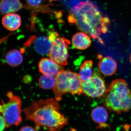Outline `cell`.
I'll return each mask as SVG.
<instances>
[{
	"label": "cell",
	"mask_w": 131,
	"mask_h": 131,
	"mask_svg": "<svg viewBox=\"0 0 131 131\" xmlns=\"http://www.w3.org/2000/svg\"><path fill=\"white\" fill-rule=\"evenodd\" d=\"M103 104L110 111L118 114L131 110V91L125 80L112 82L104 95Z\"/></svg>",
	"instance_id": "cell-3"
},
{
	"label": "cell",
	"mask_w": 131,
	"mask_h": 131,
	"mask_svg": "<svg viewBox=\"0 0 131 131\" xmlns=\"http://www.w3.org/2000/svg\"><path fill=\"white\" fill-rule=\"evenodd\" d=\"M91 41L88 35L84 32H79L74 35L72 39V44L76 49L84 50L91 45Z\"/></svg>",
	"instance_id": "cell-10"
},
{
	"label": "cell",
	"mask_w": 131,
	"mask_h": 131,
	"mask_svg": "<svg viewBox=\"0 0 131 131\" xmlns=\"http://www.w3.org/2000/svg\"><path fill=\"white\" fill-rule=\"evenodd\" d=\"M52 42L48 37L40 36L35 38L34 46L35 50L42 55L49 54Z\"/></svg>",
	"instance_id": "cell-13"
},
{
	"label": "cell",
	"mask_w": 131,
	"mask_h": 131,
	"mask_svg": "<svg viewBox=\"0 0 131 131\" xmlns=\"http://www.w3.org/2000/svg\"><path fill=\"white\" fill-rule=\"evenodd\" d=\"M7 127V125L6 122L5 121L3 117L1 115V129L0 131H3L5 128Z\"/></svg>",
	"instance_id": "cell-19"
},
{
	"label": "cell",
	"mask_w": 131,
	"mask_h": 131,
	"mask_svg": "<svg viewBox=\"0 0 131 131\" xmlns=\"http://www.w3.org/2000/svg\"><path fill=\"white\" fill-rule=\"evenodd\" d=\"M91 118L95 123L100 125L105 124L108 118V113L106 109L102 106L94 108L91 112Z\"/></svg>",
	"instance_id": "cell-14"
},
{
	"label": "cell",
	"mask_w": 131,
	"mask_h": 131,
	"mask_svg": "<svg viewBox=\"0 0 131 131\" xmlns=\"http://www.w3.org/2000/svg\"><path fill=\"white\" fill-rule=\"evenodd\" d=\"M56 83V77L50 75L42 74L39 77L38 83L43 89H53Z\"/></svg>",
	"instance_id": "cell-17"
},
{
	"label": "cell",
	"mask_w": 131,
	"mask_h": 131,
	"mask_svg": "<svg viewBox=\"0 0 131 131\" xmlns=\"http://www.w3.org/2000/svg\"><path fill=\"white\" fill-rule=\"evenodd\" d=\"M19 131H36L33 127L30 126H26L21 127Z\"/></svg>",
	"instance_id": "cell-20"
},
{
	"label": "cell",
	"mask_w": 131,
	"mask_h": 131,
	"mask_svg": "<svg viewBox=\"0 0 131 131\" xmlns=\"http://www.w3.org/2000/svg\"><path fill=\"white\" fill-rule=\"evenodd\" d=\"M57 101L51 98L33 102L24 110L26 119L47 131H59L68 125V119L61 113Z\"/></svg>",
	"instance_id": "cell-2"
},
{
	"label": "cell",
	"mask_w": 131,
	"mask_h": 131,
	"mask_svg": "<svg viewBox=\"0 0 131 131\" xmlns=\"http://www.w3.org/2000/svg\"><path fill=\"white\" fill-rule=\"evenodd\" d=\"M38 68L39 71L43 74L56 77L63 70V66L57 63L51 58L42 59L39 63Z\"/></svg>",
	"instance_id": "cell-8"
},
{
	"label": "cell",
	"mask_w": 131,
	"mask_h": 131,
	"mask_svg": "<svg viewBox=\"0 0 131 131\" xmlns=\"http://www.w3.org/2000/svg\"><path fill=\"white\" fill-rule=\"evenodd\" d=\"M107 89L104 79L97 71H95L89 80L82 82V94L88 97L100 98L105 95Z\"/></svg>",
	"instance_id": "cell-6"
},
{
	"label": "cell",
	"mask_w": 131,
	"mask_h": 131,
	"mask_svg": "<svg viewBox=\"0 0 131 131\" xmlns=\"http://www.w3.org/2000/svg\"><path fill=\"white\" fill-rule=\"evenodd\" d=\"M98 56L100 59L98 66L100 73L106 76H110L115 74L117 69V64L115 60L110 56L102 57L100 55Z\"/></svg>",
	"instance_id": "cell-9"
},
{
	"label": "cell",
	"mask_w": 131,
	"mask_h": 131,
	"mask_svg": "<svg viewBox=\"0 0 131 131\" xmlns=\"http://www.w3.org/2000/svg\"><path fill=\"white\" fill-rule=\"evenodd\" d=\"M7 95L8 101L5 102L2 101L0 106V112L7 125L18 126L21 121V101L19 96L8 92Z\"/></svg>",
	"instance_id": "cell-5"
},
{
	"label": "cell",
	"mask_w": 131,
	"mask_h": 131,
	"mask_svg": "<svg viewBox=\"0 0 131 131\" xmlns=\"http://www.w3.org/2000/svg\"><path fill=\"white\" fill-rule=\"evenodd\" d=\"M129 60H130V62L131 64V53L130 55V57H129Z\"/></svg>",
	"instance_id": "cell-21"
},
{
	"label": "cell",
	"mask_w": 131,
	"mask_h": 131,
	"mask_svg": "<svg viewBox=\"0 0 131 131\" xmlns=\"http://www.w3.org/2000/svg\"><path fill=\"white\" fill-rule=\"evenodd\" d=\"M27 3L31 6H37L40 5L42 0H26Z\"/></svg>",
	"instance_id": "cell-18"
},
{
	"label": "cell",
	"mask_w": 131,
	"mask_h": 131,
	"mask_svg": "<svg viewBox=\"0 0 131 131\" xmlns=\"http://www.w3.org/2000/svg\"><path fill=\"white\" fill-rule=\"evenodd\" d=\"M82 81L79 74L70 70H63L56 77V83L53 89L57 101L61 100L63 95L70 93L80 95Z\"/></svg>",
	"instance_id": "cell-4"
},
{
	"label": "cell",
	"mask_w": 131,
	"mask_h": 131,
	"mask_svg": "<svg viewBox=\"0 0 131 131\" xmlns=\"http://www.w3.org/2000/svg\"><path fill=\"white\" fill-rule=\"evenodd\" d=\"M93 61L91 60L84 61L80 66L79 76L82 82L89 80L93 75L92 68L93 67Z\"/></svg>",
	"instance_id": "cell-16"
},
{
	"label": "cell",
	"mask_w": 131,
	"mask_h": 131,
	"mask_svg": "<svg viewBox=\"0 0 131 131\" xmlns=\"http://www.w3.org/2000/svg\"><path fill=\"white\" fill-rule=\"evenodd\" d=\"M50 1H59V0H50Z\"/></svg>",
	"instance_id": "cell-22"
},
{
	"label": "cell",
	"mask_w": 131,
	"mask_h": 131,
	"mask_svg": "<svg viewBox=\"0 0 131 131\" xmlns=\"http://www.w3.org/2000/svg\"><path fill=\"white\" fill-rule=\"evenodd\" d=\"M2 24L3 26L8 30L15 31L21 25V18L16 14H6L3 18Z\"/></svg>",
	"instance_id": "cell-11"
},
{
	"label": "cell",
	"mask_w": 131,
	"mask_h": 131,
	"mask_svg": "<svg viewBox=\"0 0 131 131\" xmlns=\"http://www.w3.org/2000/svg\"><path fill=\"white\" fill-rule=\"evenodd\" d=\"M23 7L19 0H1L0 9L1 13L7 14L18 12Z\"/></svg>",
	"instance_id": "cell-12"
},
{
	"label": "cell",
	"mask_w": 131,
	"mask_h": 131,
	"mask_svg": "<svg viewBox=\"0 0 131 131\" xmlns=\"http://www.w3.org/2000/svg\"><path fill=\"white\" fill-rule=\"evenodd\" d=\"M68 20L80 30L93 38L97 39L103 44L100 36L102 33L107 32L110 20L107 17L103 16L98 7L91 1L81 2L73 7Z\"/></svg>",
	"instance_id": "cell-1"
},
{
	"label": "cell",
	"mask_w": 131,
	"mask_h": 131,
	"mask_svg": "<svg viewBox=\"0 0 131 131\" xmlns=\"http://www.w3.org/2000/svg\"><path fill=\"white\" fill-rule=\"evenodd\" d=\"M70 42L64 37H58L52 42L49 52L50 58L62 66L68 64V49Z\"/></svg>",
	"instance_id": "cell-7"
},
{
	"label": "cell",
	"mask_w": 131,
	"mask_h": 131,
	"mask_svg": "<svg viewBox=\"0 0 131 131\" xmlns=\"http://www.w3.org/2000/svg\"><path fill=\"white\" fill-rule=\"evenodd\" d=\"M6 62L12 67H16L21 64L23 61V57L21 52L14 49L9 51L6 54Z\"/></svg>",
	"instance_id": "cell-15"
}]
</instances>
